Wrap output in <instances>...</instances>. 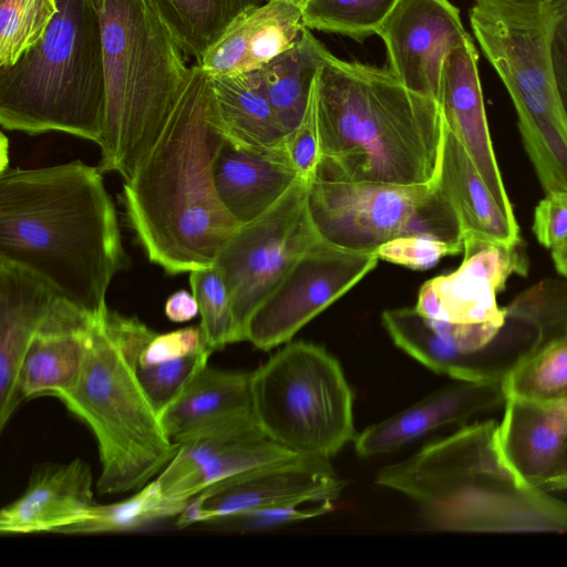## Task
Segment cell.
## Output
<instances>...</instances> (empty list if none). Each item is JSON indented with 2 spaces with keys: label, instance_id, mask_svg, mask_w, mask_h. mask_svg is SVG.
Listing matches in <instances>:
<instances>
[{
  "label": "cell",
  "instance_id": "obj_7",
  "mask_svg": "<svg viewBox=\"0 0 567 567\" xmlns=\"http://www.w3.org/2000/svg\"><path fill=\"white\" fill-rule=\"evenodd\" d=\"M105 0H56L42 40L0 69V124L30 135L62 132L99 146L104 130Z\"/></svg>",
  "mask_w": 567,
  "mask_h": 567
},
{
  "label": "cell",
  "instance_id": "obj_2",
  "mask_svg": "<svg viewBox=\"0 0 567 567\" xmlns=\"http://www.w3.org/2000/svg\"><path fill=\"white\" fill-rule=\"evenodd\" d=\"M224 140L212 78L196 63L163 132L121 195L145 255L168 275L212 267L240 227L213 178Z\"/></svg>",
  "mask_w": 567,
  "mask_h": 567
},
{
  "label": "cell",
  "instance_id": "obj_37",
  "mask_svg": "<svg viewBox=\"0 0 567 567\" xmlns=\"http://www.w3.org/2000/svg\"><path fill=\"white\" fill-rule=\"evenodd\" d=\"M461 251L460 248L449 243L420 235L391 239L375 250L379 259L416 270L429 269L441 258Z\"/></svg>",
  "mask_w": 567,
  "mask_h": 567
},
{
  "label": "cell",
  "instance_id": "obj_18",
  "mask_svg": "<svg viewBox=\"0 0 567 567\" xmlns=\"http://www.w3.org/2000/svg\"><path fill=\"white\" fill-rule=\"evenodd\" d=\"M306 0H269L243 11L197 64L210 76L259 70L301 37Z\"/></svg>",
  "mask_w": 567,
  "mask_h": 567
},
{
  "label": "cell",
  "instance_id": "obj_46",
  "mask_svg": "<svg viewBox=\"0 0 567 567\" xmlns=\"http://www.w3.org/2000/svg\"><path fill=\"white\" fill-rule=\"evenodd\" d=\"M567 471V442L563 452L560 464L556 474ZM555 475V474H554Z\"/></svg>",
  "mask_w": 567,
  "mask_h": 567
},
{
  "label": "cell",
  "instance_id": "obj_26",
  "mask_svg": "<svg viewBox=\"0 0 567 567\" xmlns=\"http://www.w3.org/2000/svg\"><path fill=\"white\" fill-rule=\"evenodd\" d=\"M212 81L226 140L256 150L284 143L287 132L268 100L259 70L212 78Z\"/></svg>",
  "mask_w": 567,
  "mask_h": 567
},
{
  "label": "cell",
  "instance_id": "obj_20",
  "mask_svg": "<svg viewBox=\"0 0 567 567\" xmlns=\"http://www.w3.org/2000/svg\"><path fill=\"white\" fill-rule=\"evenodd\" d=\"M217 195L233 218L248 224L271 208L299 179L285 141L265 150L220 144L213 163Z\"/></svg>",
  "mask_w": 567,
  "mask_h": 567
},
{
  "label": "cell",
  "instance_id": "obj_40",
  "mask_svg": "<svg viewBox=\"0 0 567 567\" xmlns=\"http://www.w3.org/2000/svg\"><path fill=\"white\" fill-rule=\"evenodd\" d=\"M533 231L550 250L567 245V192L546 193L535 208Z\"/></svg>",
  "mask_w": 567,
  "mask_h": 567
},
{
  "label": "cell",
  "instance_id": "obj_11",
  "mask_svg": "<svg viewBox=\"0 0 567 567\" xmlns=\"http://www.w3.org/2000/svg\"><path fill=\"white\" fill-rule=\"evenodd\" d=\"M308 186L299 178L271 208L240 226L214 261L229 295L238 342L245 341L254 311L322 238L309 212Z\"/></svg>",
  "mask_w": 567,
  "mask_h": 567
},
{
  "label": "cell",
  "instance_id": "obj_47",
  "mask_svg": "<svg viewBox=\"0 0 567 567\" xmlns=\"http://www.w3.org/2000/svg\"><path fill=\"white\" fill-rule=\"evenodd\" d=\"M258 1H261V0H258ZM264 1H269V0H264Z\"/></svg>",
  "mask_w": 567,
  "mask_h": 567
},
{
  "label": "cell",
  "instance_id": "obj_21",
  "mask_svg": "<svg viewBox=\"0 0 567 567\" xmlns=\"http://www.w3.org/2000/svg\"><path fill=\"white\" fill-rule=\"evenodd\" d=\"M61 295L28 268L0 259V429L20 406L17 380L29 343Z\"/></svg>",
  "mask_w": 567,
  "mask_h": 567
},
{
  "label": "cell",
  "instance_id": "obj_13",
  "mask_svg": "<svg viewBox=\"0 0 567 567\" xmlns=\"http://www.w3.org/2000/svg\"><path fill=\"white\" fill-rule=\"evenodd\" d=\"M346 482L330 460L296 455L212 484L187 501L177 526L220 519L308 498L337 501Z\"/></svg>",
  "mask_w": 567,
  "mask_h": 567
},
{
  "label": "cell",
  "instance_id": "obj_33",
  "mask_svg": "<svg viewBox=\"0 0 567 567\" xmlns=\"http://www.w3.org/2000/svg\"><path fill=\"white\" fill-rule=\"evenodd\" d=\"M56 12V0H0V69L39 43Z\"/></svg>",
  "mask_w": 567,
  "mask_h": 567
},
{
  "label": "cell",
  "instance_id": "obj_43",
  "mask_svg": "<svg viewBox=\"0 0 567 567\" xmlns=\"http://www.w3.org/2000/svg\"><path fill=\"white\" fill-rule=\"evenodd\" d=\"M542 488L551 493L567 491V471L550 476Z\"/></svg>",
  "mask_w": 567,
  "mask_h": 567
},
{
  "label": "cell",
  "instance_id": "obj_42",
  "mask_svg": "<svg viewBox=\"0 0 567 567\" xmlns=\"http://www.w3.org/2000/svg\"><path fill=\"white\" fill-rule=\"evenodd\" d=\"M166 317L177 323L186 322L199 315V308L193 293L178 290L172 293L165 302Z\"/></svg>",
  "mask_w": 567,
  "mask_h": 567
},
{
  "label": "cell",
  "instance_id": "obj_19",
  "mask_svg": "<svg viewBox=\"0 0 567 567\" xmlns=\"http://www.w3.org/2000/svg\"><path fill=\"white\" fill-rule=\"evenodd\" d=\"M504 401L502 383L458 381L365 427L355 435L354 450L361 457L389 454L437 429L465 425L472 416Z\"/></svg>",
  "mask_w": 567,
  "mask_h": 567
},
{
  "label": "cell",
  "instance_id": "obj_25",
  "mask_svg": "<svg viewBox=\"0 0 567 567\" xmlns=\"http://www.w3.org/2000/svg\"><path fill=\"white\" fill-rule=\"evenodd\" d=\"M251 374L207 364L161 414L167 435L181 443L208 426L251 411Z\"/></svg>",
  "mask_w": 567,
  "mask_h": 567
},
{
  "label": "cell",
  "instance_id": "obj_39",
  "mask_svg": "<svg viewBox=\"0 0 567 567\" xmlns=\"http://www.w3.org/2000/svg\"><path fill=\"white\" fill-rule=\"evenodd\" d=\"M204 349L210 348L205 343L199 324L155 333L141 354L140 365L148 367L171 361Z\"/></svg>",
  "mask_w": 567,
  "mask_h": 567
},
{
  "label": "cell",
  "instance_id": "obj_16",
  "mask_svg": "<svg viewBox=\"0 0 567 567\" xmlns=\"http://www.w3.org/2000/svg\"><path fill=\"white\" fill-rule=\"evenodd\" d=\"M100 317L62 295L55 297L22 360L17 380L19 404L42 395L59 398L75 385Z\"/></svg>",
  "mask_w": 567,
  "mask_h": 567
},
{
  "label": "cell",
  "instance_id": "obj_35",
  "mask_svg": "<svg viewBox=\"0 0 567 567\" xmlns=\"http://www.w3.org/2000/svg\"><path fill=\"white\" fill-rule=\"evenodd\" d=\"M213 352L212 349H204L148 367L138 364V380L159 416L178 398L193 378L208 364Z\"/></svg>",
  "mask_w": 567,
  "mask_h": 567
},
{
  "label": "cell",
  "instance_id": "obj_31",
  "mask_svg": "<svg viewBox=\"0 0 567 567\" xmlns=\"http://www.w3.org/2000/svg\"><path fill=\"white\" fill-rule=\"evenodd\" d=\"M505 398L550 403L567 398V330L549 340L502 382Z\"/></svg>",
  "mask_w": 567,
  "mask_h": 567
},
{
  "label": "cell",
  "instance_id": "obj_9",
  "mask_svg": "<svg viewBox=\"0 0 567 567\" xmlns=\"http://www.w3.org/2000/svg\"><path fill=\"white\" fill-rule=\"evenodd\" d=\"M353 399L338 359L312 342H287L251 374L259 426L301 456L330 460L354 440Z\"/></svg>",
  "mask_w": 567,
  "mask_h": 567
},
{
  "label": "cell",
  "instance_id": "obj_17",
  "mask_svg": "<svg viewBox=\"0 0 567 567\" xmlns=\"http://www.w3.org/2000/svg\"><path fill=\"white\" fill-rule=\"evenodd\" d=\"M472 38L445 58L437 103L445 126L463 145L503 212L516 219L491 141Z\"/></svg>",
  "mask_w": 567,
  "mask_h": 567
},
{
  "label": "cell",
  "instance_id": "obj_5",
  "mask_svg": "<svg viewBox=\"0 0 567 567\" xmlns=\"http://www.w3.org/2000/svg\"><path fill=\"white\" fill-rule=\"evenodd\" d=\"M155 333L136 317L109 309L96 321L75 385L58 398L96 441L100 495L140 489L178 451L137 375Z\"/></svg>",
  "mask_w": 567,
  "mask_h": 567
},
{
  "label": "cell",
  "instance_id": "obj_22",
  "mask_svg": "<svg viewBox=\"0 0 567 567\" xmlns=\"http://www.w3.org/2000/svg\"><path fill=\"white\" fill-rule=\"evenodd\" d=\"M503 405L501 454L523 483L542 488L557 473L567 442V398L538 403L508 396Z\"/></svg>",
  "mask_w": 567,
  "mask_h": 567
},
{
  "label": "cell",
  "instance_id": "obj_44",
  "mask_svg": "<svg viewBox=\"0 0 567 567\" xmlns=\"http://www.w3.org/2000/svg\"><path fill=\"white\" fill-rule=\"evenodd\" d=\"M551 257L558 272L567 278V245L551 250Z\"/></svg>",
  "mask_w": 567,
  "mask_h": 567
},
{
  "label": "cell",
  "instance_id": "obj_29",
  "mask_svg": "<svg viewBox=\"0 0 567 567\" xmlns=\"http://www.w3.org/2000/svg\"><path fill=\"white\" fill-rule=\"evenodd\" d=\"M259 432L264 431L251 410L208 426L178 443L176 455L155 478L161 492L166 497L184 499L186 485L214 458Z\"/></svg>",
  "mask_w": 567,
  "mask_h": 567
},
{
  "label": "cell",
  "instance_id": "obj_30",
  "mask_svg": "<svg viewBox=\"0 0 567 567\" xmlns=\"http://www.w3.org/2000/svg\"><path fill=\"white\" fill-rule=\"evenodd\" d=\"M187 501L164 496L154 480L135 491L128 498L113 504H93L82 519L66 526L59 533L127 532L156 520L177 517L185 508Z\"/></svg>",
  "mask_w": 567,
  "mask_h": 567
},
{
  "label": "cell",
  "instance_id": "obj_4",
  "mask_svg": "<svg viewBox=\"0 0 567 567\" xmlns=\"http://www.w3.org/2000/svg\"><path fill=\"white\" fill-rule=\"evenodd\" d=\"M375 483L412 499L434 530L567 533V502L516 476L501 454L494 420L424 445L379 471Z\"/></svg>",
  "mask_w": 567,
  "mask_h": 567
},
{
  "label": "cell",
  "instance_id": "obj_15",
  "mask_svg": "<svg viewBox=\"0 0 567 567\" xmlns=\"http://www.w3.org/2000/svg\"><path fill=\"white\" fill-rule=\"evenodd\" d=\"M377 34L385 44L394 76L436 101L445 58L471 38L449 0H398Z\"/></svg>",
  "mask_w": 567,
  "mask_h": 567
},
{
  "label": "cell",
  "instance_id": "obj_14",
  "mask_svg": "<svg viewBox=\"0 0 567 567\" xmlns=\"http://www.w3.org/2000/svg\"><path fill=\"white\" fill-rule=\"evenodd\" d=\"M463 251V262L455 271L423 284L415 309L451 324L504 326L506 311L498 307L496 295L512 274L527 272L522 243L505 246L475 240L465 243Z\"/></svg>",
  "mask_w": 567,
  "mask_h": 567
},
{
  "label": "cell",
  "instance_id": "obj_10",
  "mask_svg": "<svg viewBox=\"0 0 567 567\" xmlns=\"http://www.w3.org/2000/svg\"><path fill=\"white\" fill-rule=\"evenodd\" d=\"M308 205L320 236L341 248L375 251L408 235L427 236L463 251L458 218L437 185L348 182L315 176Z\"/></svg>",
  "mask_w": 567,
  "mask_h": 567
},
{
  "label": "cell",
  "instance_id": "obj_3",
  "mask_svg": "<svg viewBox=\"0 0 567 567\" xmlns=\"http://www.w3.org/2000/svg\"><path fill=\"white\" fill-rule=\"evenodd\" d=\"M321 162L315 176L348 182H436L444 121L436 100L389 69L327 52L315 81Z\"/></svg>",
  "mask_w": 567,
  "mask_h": 567
},
{
  "label": "cell",
  "instance_id": "obj_36",
  "mask_svg": "<svg viewBox=\"0 0 567 567\" xmlns=\"http://www.w3.org/2000/svg\"><path fill=\"white\" fill-rule=\"evenodd\" d=\"M334 502L308 498L254 509L220 520L245 530H267L326 515L333 511Z\"/></svg>",
  "mask_w": 567,
  "mask_h": 567
},
{
  "label": "cell",
  "instance_id": "obj_28",
  "mask_svg": "<svg viewBox=\"0 0 567 567\" xmlns=\"http://www.w3.org/2000/svg\"><path fill=\"white\" fill-rule=\"evenodd\" d=\"M173 39L198 62L228 25L258 0H147Z\"/></svg>",
  "mask_w": 567,
  "mask_h": 567
},
{
  "label": "cell",
  "instance_id": "obj_38",
  "mask_svg": "<svg viewBox=\"0 0 567 567\" xmlns=\"http://www.w3.org/2000/svg\"><path fill=\"white\" fill-rule=\"evenodd\" d=\"M285 146L300 177L307 181L315 177L321 162L315 113V84L305 116L300 124L286 135Z\"/></svg>",
  "mask_w": 567,
  "mask_h": 567
},
{
  "label": "cell",
  "instance_id": "obj_34",
  "mask_svg": "<svg viewBox=\"0 0 567 567\" xmlns=\"http://www.w3.org/2000/svg\"><path fill=\"white\" fill-rule=\"evenodd\" d=\"M189 285L198 303L206 346L215 351L238 342L229 295L215 267L190 271Z\"/></svg>",
  "mask_w": 567,
  "mask_h": 567
},
{
  "label": "cell",
  "instance_id": "obj_6",
  "mask_svg": "<svg viewBox=\"0 0 567 567\" xmlns=\"http://www.w3.org/2000/svg\"><path fill=\"white\" fill-rule=\"evenodd\" d=\"M105 105L99 169L131 178L189 80L184 52L147 0H105Z\"/></svg>",
  "mask_w": 567,
  "mask_h": 567
},
{
  "label": "cell",
  "instance_id": "obj_27",
  "mask_svg": "<svg viewBox=\"0 0 567 567\" xmlns=\"http://www.w3.org/2000/svg\"><path fill=\"white\" fill-rule=\"evenodd\" d=\"M327 48L306 28L287 51L259 69L268 100L288 133L302 121Z\"/></svg>",
  "mask_w": 567,
  "mask_h": 567
},
{
  "label": "cell",
  "instance_id": "obj_12",
  "mask_svg": "<svg viewBox=\"0 0 567 567\" xmlns=\"http://www.w3.org/2000/svg\"><path fill=\"white\" fill-rule=\"evenodd\" d=\"M378 260L375 251L346 249L321 238L250 316L245 341L262 351L291 341L301 328L370 272Z\"/></svg>",
  "mask_w": 567,
  "mask_h": 567
},
{
  "label": "cell",
  "instance_id": "obj_8",
  "mask_svg": "<svg viewBox=\"0 0 567 567\" xmlns=\"http://www.w3.org/2000/svg\"><path fill=\"white\" fill-rule=\"evenodd\" d=\"M567 0H474L473 33L515 106L524 147L545 190L567 192V117L551 40Z\"/></svg>",
  "mask_w": 567,
  "mask_h": 567
},
{
  "label": "cell",
  "instance_id": "obj_24",
  "mask_svg": "<svg viewBox=\"0 0 567 567\" xmlns=\"http://www.w3.org/2000/svg\"><path fill=\"white\" fill-rule=\"evenodd\" d=\"M435 184L458 218L463 246L475 240L505 246L522 243L516 219L503 212L467 152L445 124Z\"/></svg>",
  "mask_w": 567,
  "mask_h": 567
},
{
  "label": "cell",
  "instance_id": "obj_32",
  "mask_svg": "<svg viewBox=\"0 0 567 567\" xmlns=\"http://www.w3.org/2000/svg\"><path fill=\"white\" fill-rule=\"evenodd\" d=\"M398 0H306L308 29L339 33L363 41L377 31Z\"/></svg>",
  "mask_w": 567,
  "mask_h": 567
},
{
  "label": "cell",
  "instance_id": "obj_45",
  "mask_svg": "<svg viewBox=\"0 0 567 567\" xmlns=\"http://www.w3.org/2000/svg\"><path fill=\"white\" fill-rule=\"evenodd\" d=\"M9 143L4 133H1L0 137V173L9 167L8 158Z\"/></svg>",
  "mask_w": 567,
  "mask_h": 567
},
{
  "label": "cell",
  "instance_id": "obj_1",
  "mask_svg": "<svg viewBox=\"0 0 567 567\" xmlns=\"http://www.w3.org/2000/svg\"><path fill=\"white\" fill-rule=\"evenodd\" d=\"M0 259L47 279L94 316L126 267L117 213L99 167L82 161L0 173Z\"/></svg>",
  "mask_w": 567,
  "mask_h": 567
},
{
  "label": "cell",
  "instance_id": "obj_23",
  "mask_svg": "<svg viewBox=\"0 0 567 567\" xmlns=\"http://www.w3.org/2000/svg\"><path fill=\"white\" fill-rule=\"evenodd\" d=\"M93 502V475L75 458L34 471L25 491L0 512V533H59L82 519Z\"/></svg>",
  "mask_w": 567,
  "mask_h": 567
},
{
  "label": "cell",
  "instance_id": "obj_41",
  "mask_svg": "<svg viewBox=\"0 0 567 567\" xmlns=\"http://www.w3.org/2000/svg\"><path fill=\"white\" fill-rule=\"evenodd\" d=\"M551 63L559 100L567 117V10L554 30Z\"/></svg>",
  "mask_w": 567,
  "mask_h": 567
}]
</instances>
